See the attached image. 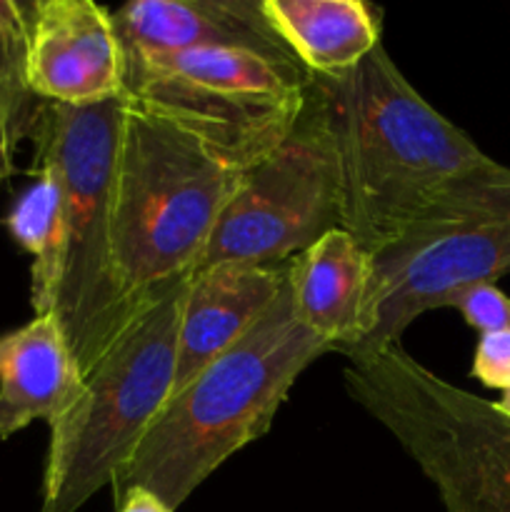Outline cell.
Listing matches in <instances>:
<instances>
[{
    "mask_svg": "<svg viewBox=\"0 0 510 512\" xmlns=\"http://www.w3.org/2000/svg\"><path fill=\"white\" fill-rule=\"evenodd\" d=\"M328 353L333 348L298 320L285 283L233 348L170 395L110 488L115 503L145 488L178 510L225 460L268 433L295 380Z\"/></svg>",
    "mask_w": 510,
    "mask_h": 512,
    "instance_id": "7a4b0ae2",
    "label": "cell"
},
{
    "mask_svg": "<svg viewBox=\"0 0 510 512\" xmlns=\"http://www.w3.org/2000/svg\"><path fill=\"white\" fill-rule=\"evenodd\" d=\"M5 228L20 248L33 255V315H50L63 255V185L53 165L35 163V180L18 195L5 215Z\"/></svg>",
    "mask_w": 510,
    "mask_h": 512,
    "instance_id": "2e32d148",
    "label": "cell"
},
{
    "mask_svg": "<svg viewBox=\"0 0 510 512\" xmlns=\"http://www.w3.org/2000/svg\"><path fill=\"white\" fill-rule=\"evenodd\" d=\"M448 308L458 310L465 323L480 335L510 330V295H505L495 283H478L458 290L450 298Z\"/></svg>",
    "mask_w": 510,
    "mask_h": 512,
    "instance_id": "ac0fdd59",
    "label": "cell"
},
{
    "mask_svg": "<svg viewBox=\"0 0 510 512\" xmlns=\"http://www.w3.org/2000/svg\"><path fill=\"white\" fill-rule=\"evenodd\" d=\"M368 328L345 358L400 345L430 310L458 290L510 273V168L495 163L455 180L393 243L373 253Z\"/></svg>",
    "mask_w": 510,
    "mask_h": 512,
    "instance_id": "52a82bcc",
    "label": "cell"
},
{
    "mask_svg": "<svg viewBox=\"0 0 510 512\" xmlns=\"http://www.w3.org/2000/svg\"><path fill=\"white\" fill-rule=\"evenodd\" d=\"M275 38L310 78L358 68L380 43V10L363 0H260Z\"/></svg>",
    "mask_w": 510,
    "mask_h": 512,
    "instance_id": "9a60e30c",
    "label": "cell"
},
{
    "mask_svg": "<svg viewBox=\"0 0 510 512\" xmlns=\"http://www.w3.org/2000/svg\"><path fill=\"white\" fill-rule=\"evenodd\" d=\"M125 95L100 105L38 103L30 123L35 163H50L63 185V255L53 315L88 375L133 318L115 265V165Z\"/></svg>",
    "mask_w": 510,
    "mask_h": 512,
    "instance_id": "277c9868",
    "label": "cell"
},
{
    "mask_svg": "<svg viewBox=\"0 0 510 512\" xmlns=\"http://www.w3.org/2000/svg\"><path fill=\"white\" fill-rule=\"evenodd\" d=\"M288 265L220 263L190 275L175 355L178 393L205 365L233 348L285 288Z\"/></svg>",
    "mask_w": 510,
    "mask_h": 512,
    "instance_id": "8fae6325",
    "label": "cell"
},
{
    "mask_svg": "<svg viewBox=\"0 0 510 512\" xmlns=\"http://www.w3.org/2000/svg\"><path fill=\"white\" fill-rule=\"evenodd\" d=\"M243 168L170 120L125 98L115 165V265L133 313L193 275Z\"/></svg>",
    "mask_w": 510,
    "mask_h": 512,
    "instance_id": "3957f363",
    "label": "cell"
},
{
    "mask_svg": "<svg viewBox=\"0 0 510 512\" xmlns=\"http://www.w3.org/2000/svg\"><path fill=\"white\" fill-rule=\"evenodd\" d=\"M188 278L155 290L50 425L40 512H78L113 488L173 395Z\"/></svg>",
    "mask_w": 510,
    "mask_h": 512,
    "instance_id": "5b68a950",
    "label": "cell"
},
{
    "mask_svg": "<svg viewBox=\"0 0 510 512\" xmlns=\"http://www.w3.org/2000/svg\"><path fill=\"white\" fill-rule=\"evenodd\" d=\"M470 375L490 390L503 393L510 388V330L480 335Z\"/></svg>",
    "mask_w": 510,
    "mask_h": 512,
    "instance_id": "d6986e66",
    "label": "cell"
},
{
    "mask_svg": "<svg viewBox=\"0 0 510 512\" xmlns=\"http://www.w3.org/2000/svg\"><path fill=\"white\" fill-rule=\"evenodd\" d=\"M30 93L38 103L100 105L125 95V50L113 10L95 0L28 3Z\"/></svg>",
    "mask_w": 510,
    "mask_h": 512,
    "instance_id": "30bf717a",
    "label": "cell"
},
{
    "mask_svg": "<svg viewBox=\"0 0 510 512\" xmlns=\"http://www.w3.org/2000/svg\"><path fill=\"white\" fill-rule=\"evenodd\" d=\"M85 375L53 315H33L0 335V440L53 425L80 395Z\"/></svg>",
    "mask_w": 510,
    "mask_h": 512,
    "instance_id": "5bb4252c",
    "label": "cell"
},
{
    "mask_svg": "<svg viewBox=\"0 0 510 512\" xmlns=\"http://www.w3.org/2000/svg\"><path fill=\"white\" fill-rule=\"evenodd\" d=\"M373 278V253L353 233L335 228L290 260L285 283L300 323L348 355L368 328Z\"/></svg>",
    "mask_w": 510,
    "mask_h": 512,
    "instance_id": "7c38bea8",
    "label": "cell"
},
{
    "mask_svg": "<svg viewBox=\"0 0 510 512\" xmlns=\"http://www.w3.org/2000/svg\"><path fill=\"white\" fill-rule=\"evenodd\" d=\"M490 403H493V408L498 410V413L503 415V418L510 420V388L503 390V395H500V400H490Z\"/></svg>",
    "mask_w": 510,
    "mask_h": 512,
    "instance_id": "44dd1931",
    "label": "cell"
},
{
    "mask_svg": "<svg viewBox=\"0 0 510 512\" xmlns=\"http://www.w3.org/2000/svg\"><path fill=\"white\" fill-rule=\"evenodd\" d=\"M310 88L338 153L343 228L370 253L455 180L498 163L410 85L383 45L348 73L310 78Z\"/></svg>",
    "mask_w": 510,
    "mask_h": 512,
    "instance_id": "6da1fadb",
    "label": "cell"
},
{
    "mask_svg": "<svg viewBox=\"0 0 510 512\" xmlns=\"http://www.w3.org/2000/svg\"><path fill=\"white\" fill-rule=\"evenodd\" d=\"M113 23L125 58L218 45L290 55L265 20L260 0H133L113 10Z\"/></svg>",
    "mask_w": 510,
    "mask_h": 512,
    "instance_id": "4fadbf2b",
    "label": "cell"
},
{
    "mask_svg": "<svg viewBox=\"0 0 510 512\" xmlns=\"http://www.w3.org/2000/svg\"><path fill=\"white\" fill-rule=\"evenodd\" d=\"M343 378L433 485L443 512H510V420L490 400L435 375L403 345L350 358Z\"/></svg>",
    "mask_w": 510,
    "mask_h": 512,
    "instance_id": "8992f818",
    "label": "cell"
},
{
    "mask_svg": "<svg viewBox=\"0 0 510 512\" xmlns=\"http://www.w3.org/2000/svg\"><path fill=\"white\" fill-rule=\"evenodd\" d=\"M125 65V98L243 170L283 143L310 88L298 60L250 48L128 55Z\"/></svg>",
    "mask_w": 510,
    "mask_h": 512,
    "instance_id": "ba28073f",
    "label": "cell"
},
{
    "mask_svg": "<svg viewBox=\"0 0 510 512\" xmlns=\"http://www.w3.org/2000/svg\"><path fill=\"white\" fill-rule=\"evenodd\" d=\"M118 512H175L163 503L158 495H153L145 488H130L123 498L115 503Z\"/></svg>",
    "mask_w": 510,
    "mask_h": 512,
    "instance_id": "ffe728a7",
    "label": "cell"
},
{
    "mask_svg": "<svg viewBox=\"0 0 510 512\" xmlns=\"http://www.w3.org/2000/svg\"><path fill=\"white\" fill-rule=\"evenodd\" d=\"M28 3L0 0V180L15 173L18 148L30 135L38 100L30 93Z\"/></svg>",
    "mask_w": 510,
    "mask_h": 512,
    "instance_id": "e0dca14e",
    "label": "cell"
},
{
    "mask_svg": "<svg viewBox=\"0 0 510 512\" xmlns=\"http://www.w3.org/2000/svg\"><path fill=\"white\" fill-rule=\"evenodd\" d=\"M335 228H343L340 163L323 105L308 88L283 143L243 173L193 273L220 263L288 265Z\"/></svg>",
    "mask_w": 510,
    "mask_h": 512,
    "instance_id": "9c48e42d",
    "label": "cell"
}]
</instances>
